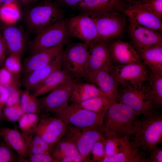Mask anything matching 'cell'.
Wrapping results in <instances>:
<instances>
[{"label": "cell", "instance_id": "obj_5", "mask_svg": "<svg viewBox=\"0 0 162 162\" xmlns=\"http://www.w3.org/2000/svg\"><path fill=\"white\" fill-rule=\"evenodd\" d=\"M62 54L61 67L73 78L87 80L88 46L85 42L68 43Z\"/></svg>", "mask_w": 162, "mask_h": 162}, {"label": "cell", "instance_id": "obj_20", "mask_svg": "<svg viewBox=\"0 0 162 162\" xmlns=\"http://www.w3.org/2000/svg\"><path fill=\"white\" fill-rule=\"evenodd\" d=\"M129 31L132 45L137 52L145 47L162 43L160 32L130 22Z\"/></svg>", "mask_w": 162, "mask_h": 162}, {"label": "cell", "instance_id": "obj_49", "mask_svg": "<svg viewBox=\"0 0 162 162\" xmlns=\"http://www.w3.org/2000/svg\"><path fill=\"white\" fill-rule=\"evenodd\" d=\"M123 1L128 3H135L141 0H123Z\"/></svg>", "mask_w": 162, "mask_h": 162}, {"label": "cell", "instance_id": "obj_48", "mask_svg": "<svg viewBox=\"0 0 162 162\" xmlns=\"http://www.w3.org/2000/svg\"><path fill=\"white\" fill-rule=\"evenodd\" d=\"M22 4L25 6H28L40 1L41 0H20Z\"/></svg>", "mask_w": 162, "mask_h": 162}, {"label": "cell", "instance_id": "obj_13", "mask_svg": "<svg viewBox=\"0 0 162 162\" xmlns=\"http://www.w3.org/2000/svg\"><path fill=\"white\" fill-rule=\"evenodd\" d=\"M67 125L59 119L44 116L40 119L33 132L53 148L63 137Z\"/></svg>", "mask_w": 162, "mask_h": 162}, {"label": "cell", "instance_id": "obj_44", "mask_svg": "<svg viewBox=\"0 0 162 162\" xmlns=\"http://www.w3.org/2000/svg\"><path fill=\"white\" fill-rule=\"evenodd\" d=\"M7 48L1 31L0 30V67L4 64L6 59Z\"/></svg>", "mask_w": 162, "mask_h": 162}, {"label": "cell", "instance_id": "obj_29", "mask_svg": "<svg viewBox=\"0 0 162 162\" xmlns=\"http://www.w3.org/2000/svg\"><path fill=\"white\" fill-rule=\"evenodd\" d=\"M22 135L28 147L29 155L36 154L51 155L53 148L46 143L38 134L33 132L27 134H22Z\"/></svg>", "mask_w": 162, "mask_h": 162}, {"label": "cell", "instance_id": "obj_51", "mask_svg": "<svg viewBox=\"0 0 162 162\" xmlns=\"http://www.w3.org/2000/svg\"><path fill=\"white\" fill-rule=\"evenodd\" d=\"M4 118L2 109L0 108V121Z\"/></svg>", "mask_w": 162, "mask_h": 162}, {"label": "cell", "instance_id": "obj_28", "mask_svg": "<svg viewBox=\"0 0 162 162\" xmlns=\"http://www.w3.org/2000/svg\"><path fill=\"white\" fill-rule=\"evenodd\" d=\"M147 82L155 109L157 110L161 109L162 73H155L149 70Z\"/></svg>", "mask_w": 162, "mask_h": 162}, {"label": "cell", "instance_id": "obj_11", "mask_svg": "<svg viewBox=\"0 0 162 162\" xmlns=\"http://www.w3.org/2000/svg\"><path fill=\"white\" fill-rule=\"evenodd\" d=\"M78 81L73 78L68 79L46 96L38 98L41 109L54 114L68 105L72 96L75 84Z\"/></svg>", "mask_w": 162, "mask_h": 162}, {"label": "cell", "instance_id": "obj_1", "mask_svg": "<svg viewBox=\"0 0 162 162\" xmlns=\"http://www.w3.org/2000/svg\"><path fill=\"white\" fill-rule=\"evenodd\" d=\"M139 115L126 105L113 101L105 114L101 128L106 137L130 140Z\"/></svg>", "mask_w": 162, "mask_h": 162}, {"label": "cell", "instance_id": "obj_27", "mask_svg": "<svg viewBox=\"0 0 162 162\" xmlns=\"http://www.w3.org/2000/svg\"><path fill=\"white\" fill-rule=\"evenodd\" d=\"M100 96L106 97L94 85L90 82L77 81L75 84L70 101L71 104H76Z\"/></svg>", "mask_w": 162, "mask_h": 162}, {"label": "cell", "instance_id": "obj_24", "mask_svg": "<svg viewBox=\"0 0 162 162\" xmlns=\"http://www.w3.org/2000/svg\"><path fill=\"white\" fill-rule=\"evenodd\" d=\"M0 134L3 140L17 153L19 158H28V147L22 133L16 129L3 127L0 129Z\"/></svg>", "mask_w": 162, "mask_h": 162}, {"label": "cell", "instance_id": "obj_25", "mask_svg": "<svg viewBox=\"0 0 162 162\" xmlns=\"http://www.w3.org/2000/svg\"><path fill=\"white\" fill-rule=\"evenodd\" d=\"M145 152L129 139L121 152L110 157H105L102 162H147Z\"/></svg>", "mask_w": 162, "mask_h": 162}, {"label": "cell", "instance_id": "obj_18", "mask_svg": "<svg viewBox=\"0 0 162 162\" xmlns=\"http://www.w3.org/2000/svg\"><path fill=\"white\" fill-rule=\"evenodd\" d=\"M123 13L128 18L130 22L162 32L161 19L136 2L129 3Z\"/></svg>", "mask_w": 162, "mask_h": 162}, {"label": "cell", "instance_id": "obj_42", "mask_svg": "<svg viewBox=\"0 0 162 162\" xmlns=\"http://www.w3.org/2000/svg\"><path fill=\"white\" fill-rule=\"evenodd\" d=\"M147 162H162V148L157 146L153 147L148 152Z\"/></svg>", "mask_w": 162, "mask_h": 162}, {"label": "cell", "instance_id": "obj_26", "mask_svg": "<svg viewBox=\"0 0 162 162\" xmlns=\"http://www.w3.org/2000/svg\"><path fill=\"white\" fill-rule=\"evenodd\" d=\"M70 78H73L61 67L40 83L34 89L32 94L37 98L49 93L65 81Z\"/></svg>", "mask_w": 162, "mask_h": 162}, {"label": "cell", "instance_id": "obj_10", "mask_svg": "<svg viewBox=\"0 0 162 162\" xmlns=\"http://www.w3.org/2000/svg\"><path fill=\"white\" fill-rule=\"evenodd\" d=\"M110 69L119 85L129 86L135 89L147 81L149 70L142 62L124 64H112Z\"/></svg>", "mask_w": 162, "mask_h": 162}, {"label": "cell", "instance_id": "obj_9", "mask_svg": "<svg viewBox=\"0 0 162 162\" xmlns=\"http://www.w3.org/2000/svg\"><path fill=\"white\" fill-rule=\"evenodd\" d=\"M63 137L75 145L80 154L88 161L87 158L94 143L106 137L101 127L85 128L67 125Z\"/></svg>", "mask_w": 162, "mask_h": 162}, {"label": "cell", "instance_id": "obj_43", "mask_svg": "<svg viewBox=\"0 0 162 162\" xmlns=\"http://www.w3.org/2000/svg\"><path fill=\"white\" fill-rule=\"evenodd\" d=\"M83 0H56L55 3L60 7L70 8L74 10Z\"/></svg>", "mask_w": 162, "mask_h": 162}, {"label": "cell", "instance_id": "obj_8", "mask_svg": "<svg viewBox=\"0 0 162 162\" xmlns=\"http://www.w3.org/2000/svg\"><path fill=\"white\" fill-rule=\"evenodd\" d=\"M89 16L95 23L98 40L110 42L117 39L124 31L126 19L123 13L115 12Z\"/></svg>", "mask_w": 162, "mask_h": 162}, {"label": "cell", "instance_id": "obj_14", "mask_svg": "<svg viewBox=\"0 0 162 162\" xmlns=\"http://www.w3.org/2000/svg\"><path fill=\"white\" fill-rule=\"evenodd\" d=\"M110 67L88 73L87 81L96 86L106 97L118 101L119 85Z\"/></svg>", "mask_w": 162, "mask_h": 162}, {"label": "cell", "instance_id": "obj_21", "mask_svg": "<svg viewBox=\"0 0 162 162\" xmlns=\"http://www.w3.org/2000/svg\"><path fill=\"white\" fill-rule=\"evenodd\" d=\"M109 48L113 64L121 65L141 62L138 52L129 42L115 40L109 43Z\"/></svg>", "mask_w": 162, "mask_h": 162}, {"label": "cell", "instance_id": "obj_2", "mask_svg": "<svg viewBox=\"0 0 162 162\" xmlns=\"http://www.w3.org/2000/svg\"><path fill=\"white\" fill-rule=\"evenodd\" d=\"M64 12L51 0H41L25 6L24 17L29 31L37 34L64 19Z\"/></svg>", "mask_w": 162, "mask_h": 162}, {"label": "cell", "instance_id": "obj_41", "mask_svg": "<svg viewBox=\"0 0 162 162\" xmlns=\"http://www.w3.org/2000/svg\"><path fill=\"white\" fill-rule=\"evenodd\" d=\"M7 90L8 97L5 106H9L13 105L19 101V93L15 89L11 87L9 84H6L4 86Z\"/></svg>", "mask_w": 162, "mask_h": 162}, {"label": "cell", "instance_id": "obj_23", "mask_svg": "<svg viewBox=\"0 0 162 162\" xmlns=\"http://www.w3.org/2000/svg\"><path fill=\"white\" fill-rule=\"evenodd\" d=\"M138 52L141 61L149 71L162 73V43L143 48Z\"/></svg>", "mask_w": 162, "mask_h": 162}, {"label": "cell", "instance_id": "obj_30", "mask_svg": "<svg viewBox=\"0 0 162 162\" xmlns=\"http://www.w3.org/2000/svg\"><path fill=\"white\" fill-rule=\"evenodd\" d=\"M113 101L103 96L95 97L76 104V106L98 113H106L110 104Z\"/></svg>", "mask_w": 162, "mask_h": 162}, {"label": "cell", "instance_id": "obj_15", "mask_svg": "<svg viewBox=\"0 0 162 162\" xmlns=\"http://www.w3.org/2000/svg\"><path fill=\"white\" fill-rule=\"evenodd\" d=\"M110 42L98 40L88 46L87 73L109 68L113 64L109 48Z\"/></svg>", "mask_w": 162, "mask_h": 162}, {"label": "cell", "instance_id": "obj_33", "mask_svg": "<svg viewBox=\"0 0 162 162\" xmlns=\"http://www.w3.org/2000/svg\"><path fill=\"white\" fill-rule=\"evenodd\" d=\"M20 16L19 9L14 2L4 4L0 8V19L6 24H13Z\"/></svg>", "mask_w": 162, "mask_h": 162}, {"label": "cell", "instance_id": "obj_16", "mask_svg": "<svg viewBox=\"0 0 162 162\" xmlns=\"http://www.w3.org/2000/svg\"><path fill=\"white\" fill-rule=\"evenodd\" d=\"M128 4L123 0H83L75 10L80 13L96 15L112 12L123 13Z\"/></svg>", "mask_w": 162, "mask_h": 162}, {"label": "cell", "instance_id": "obj_40", "mask_svg": "<svg viewBox=\"0 0 162 162\" xmlns=\"http://www.w3.org/2000/svg\"><path fill=\"white\" fill-rule=\"evenodd\" d=\"M17 161L27 162H59L51 155L44 154H29L27 158H19Z\"/></svg>", "mask_w": 162, "mask_h": 162}, {"label": "cell", "instance_id": "obj_6", "mask_svg": "<svg viewBox=\"0 0 162 162\" xmlns=\"http://www.w3.org/2000/svg\"><path fill=\"white\" fill-rule=\"evenodd\" d=\"M55 117L67 125L85 128H97L102 126L105 113H98L68 104L54 114Z\"/></svg>", "mask_w": 162, "mask_h": 162}, {"label": "cell", "instance_id": "obj_37", "mask_svg": "<svg viewBox=\"0 0 162 162\" xmlns=\"http://www.w3.org/2000/svg\"><path fill=\"white\" fill-rule=\"evenodd\" d=\"M147 10L162 18V0H141L137 2Z\"/></svg>", "mask_w": 162, "mask_h": 162}, {"label": "cell", "instance_id": "obj_35", "mask_svg": "<svg viewBox=\"0 0 162 162\" xmlns=\"http://www.w3.org/2000/svg\"><path fill=\"white\" fill-rule=\"evenodd\" d=\"M40 120L37 114L25 113L18 121L22 134L33 133L34 130Z\"/></svg>", "mask_w": 162, "mask_h": 162}, {"label": "cell", "instance_id": "obj_22", "mask_svg": "<svg viewBox=\"0 0 162 162\" xmlns=\"http://www.w3.org/2000/svg\"><path fill=\"white\" fill-rule=\"evenodd\" d=\"M62 53L46 66L25 74L23 84L26 89L34 90L52 73L61 68Z\"/></svg>", "mask_w": 162, "mask_h": 162}, {"label": "cell", "instance_id": "obj_52", "mask_svg": "<svg viewBox=\"0 0 162 162\" xmlns=\"http://www.w3.org/2000/svg\"><path fill=\"white\" fill-rule=\"evenodd\" d=\"M1 137V136L0 134V138Z\"/></svg>", "mask_w": 162, "mask_h": 162}, {"label": "cell", "instance_id": "obj_12", "mask_svg": "<svg viewBox=\"0 0 162 162\" xmlns=\"http://www.w3.org/2000/svg\"><path fill=\"white\" fill-rule=\"evenodd\" d=\"M67 27L71 37L83 41L88 46L98 40L95 23L93 18L87 14L80 13L68 19Z\"/></svg>", "mask_w": 162, "mask_h": 162}, {"label": "cell", "instance_id": "obj_17", "mask_svg": "<svg viewBox=\"0 0 162 162\" xmlns=\"http://www.w3.org/2000/svg\"><path fill=\"white\" fill-rule=\"evenodd\" d=\"M1 32L10 55L20 58L28 44L23 28L14 23L6 24Z\"/></svg>", "mask_w": 162, "mask_h": 162}, {"label": "cell", "instance_id": "obj_39", "mask_svg": "<svg viewBox=\"0 0 162 162\" xmlns=\"http://www.w3.org/2000/svg\"><path fill=\"white\" fill-rule=\"evenodd\" d=\"M105 138L97 141L92 146L90 152L92 154V161L102 162L105 157L104 145Z\"/></svg>", "mask_w": 162, "mask_h": 162}, {"label": "cell", "instance_id": "obj_50", "mask_svg": "<svg viewBox=\"0 0 162 162\" xmlns=\"http://www.w3.org/2000/svg\"><path fill=\"white\" fill-rule=\"evenodd\" d=\"M4 4L14 2L15 0H1Z\"/></svg>", "mask_w": 162, "mask_h": 162}, {"label": "cell", "instance_id": "obj_32", "mask_svg": "<svg viewBox=\"0 0 162 162\" xmlns=\"http://www.w3.org/2000/svg\"><path fill=\"white\" fill-rule=\"evenodd\" d=\"M20 104L24 113L38 115L41 109L38 99L28 90L21 94Z\"/></svg>", "mask_w": 162, "mask_h": 162}, {"label": "cell", "instance_id": "obj_19", "mask_svg": "<svg viewBox=\"0 0 162 162\" xmlns=\"http://www.w3.org/2000/svg\"><path fill=\"white\" fill-rule=\"evenodd\" d=\"M64 45L60 44L50 48L40 50L32 53L25 60L23 71L27 74L48 64L62 53Z\"/></svg>", "mask_w": 162, "mask_h": 162}, {"label": "cell", "instance_id": "obj_31", "mask_svg": "<svg viewBox=\"0 0 162 162\" xmlns=\"http://www.w3.org/2000/svg\"><path fill=\"white\" fill-rule=\"evenodd\" d=\"M79 154L75 145L69 140L63 138L53 148L51 155L60 162L63 158Z\"/></svg>", "mask_w": 162, "mask_h": 162}, {"label": "cell", "instance_id": "obj_36", "mask_svg": "<svg viewBox=\"0 0 162 162\" xmlns=\"http://www.w3.org/2000/svg\"><path fill=\"white\" fill-rule=\"evenodd\" d=\"M3 112L4 118L11 122H18L25 113L20 106V101L12 106H5Z\"/></svg>", "mask_w": 162, "mask_h": 162}, {"label": "cell", "instance_id": "obj_3", "mask_svg": "<svg viewBox=\"0 0 162 162\" xmlns=\"http://www.w3.org/2000/svg\"><path fill=\"white\" fill-rule=\"evenodd\" d=\"M133 143L145 152L162 142V116L158 111L135 122L131 135Z\"/></svg>", "mask_w": 162, "mask_h": 162}, {"label": "cell", "instance_id": "obj_7", "mask_svg": "<svg viewBox=\"0 0 162 162\" xmlns=\"http://www.w3.org/2000/svg\"><path fill=\"white\" fill-rule=\"evenodd\" d=\"M67 20L64 18L36 34L28 44L30 53L60 44L68 43L72 37L68 29Z\"/></svg>", "mask_w": 162, "mask_h": 162}, {"label": "cell", "instance_id": "obj_45", "mask_svg": "<svg viewBox=\"0 0 162 162\" xmlns=\"http://www.w3.org/2000/svg\"><path fill=\"white\" fill-rule=\"evenodd\" d=\"M8 97V93L5 87L0 86V108L2 109L5 106Z\"/></svg>", "mask_w": 162, "mask_h": 162}, {"label": "cell", "instance_id": "obj_4", "mask_svg": "<svg viewBox=\"0 0 162 162\" xmlns=\"http://www.w3.org/2000/svg\"><path fill=\"white\" fill-rule=\"evenodd\" d=\"M118 101L143 116L158 112L154 108L147 81L137 89L129 86L119 85Z\"/></svg>", "mask_w": 162, "mask_h": 162}, {"label": "cell", "instance_id": "obj_46", "mask_svg": "<svg viewBox=\"0 0 162 162\" xmlns=\"http://www.w3.org/2000/svg\"><path fill=\"white\" fill-rule=\"evenodd\" d=\"M87 161L80 154L65 157L60 160V162H82Z\"/></svg>", "mask_w": 162, "mask_h": 162}, {"label": "cell", "instance_id": "obj_53", "mask_svg": "<svg viewBox=\"0 0 162 162\" xmlns=\"http://www.w3.org/2000/svg\"><path fill=\"white\" fill-rule=\"evenodd\" d=\"M1 2V0H0V2Z\"/></svg>", "mask_w": 162, "mask_h": 162}, {"label": "cell", "instance_id": "obj_34", "mask_svg": "<svg viewBox=\"0 0 162 162\" xmlns=\"http://www.w3.org/2000/svg\"><path fill=\"white\" fill-rule=\"evenodd\" d=\"M128 140L106 137L104 140L105 157L113 156L122 152L126 146Z\"/></svg>", "mask_w": 162, "mask_h": 162}, {"label": "cell", "instance_id": "obj_38", "mask_svg": "<svg viewBox=\"0 0 162 162\" xmlns=\"http://www.w3.org/2000/svg\"><path fill=\"white\" fill-rule=\"evenodd\" d=\"M19 158L4 140L0 141V162H16Z\"/></svg>", "mask_w": 162, "mask_h": 162}, {"label": "cell", "instance_id": "obj_47", "mask_svg": "<svg viewBox=\"0 0 162 162\" xmlns=\"http://www.w3.org/2000/svg\"><path fill=\"white\" fill-rule=\"evenodd\" d=\"M9 74L6 69H3L0 70V86H4L8 84L9 82Z\"/></svg>", "mask_w": 162, "mask_h": 162}]
</instances>
